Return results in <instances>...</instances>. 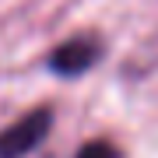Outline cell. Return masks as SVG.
<instances>
[{
	"label": "cell",
	"instance_id": "1",
	"mask_svg": "<svg viewBox=\"0 0 158 158\" xmlns=\"http://www.w3.org/2000/svg\"><path fill=\"white\" fill-rule=\"evenodd\" d=\"M53 106H35L32 113H25L21 119H14L11 127L0 130V158H25L35 148H42V141L53 130Z\"/></svg>",
	"mask_w": 158,
	"mask_h": 158
},
{
	"label": "cell",
	"instance_id": "2",
	"mask_svg": "<svg viewBox=\"0 0 158 158\" xmlns=\"http://www.w3.org/2000/svg\"><path fill=\"white\" fill-rule=\"evenodd\" d=\"M102 53H106V46H102L98 35L81 32V35L63 39L60 46H53L49 56H46V67L56 77H81V74H88L102 60Z\"/></svg>",
	"mask_w": 158,
	"mask_h": 158
},
{
	"label": "cell",
	"instance_id": "3",
	"mask_svg": "<svg viewBox=\"0 0 158 158\" xmlns=\"http://www.w3.org/2000/svg\"><path fill=\"white\" fill-rule=\"evenodd\" d=\"M74 158H123V155H119V148H116L113 141L98 137V141H88V144H81Z\"/></svg>",
	"mask_w": 158,
	"mask_h": 158
}]
</instances>
